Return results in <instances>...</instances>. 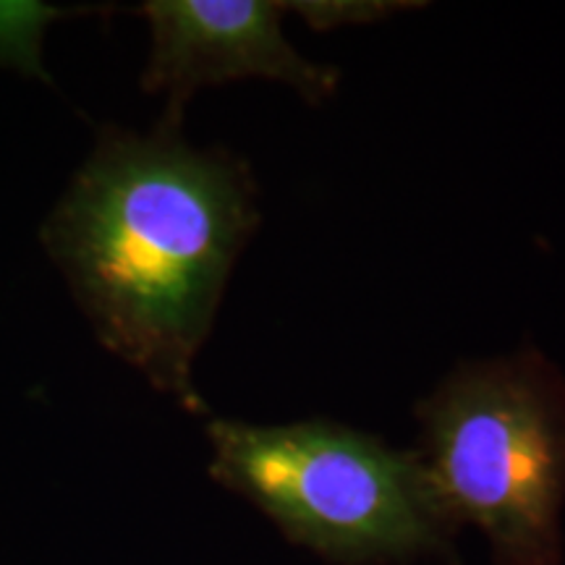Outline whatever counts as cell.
Listing matches in <instances>:
<instances>
[{
    "instance_id": "cell-1",
    "label": "cell",
    "mask_w": 565,
    "mask_h": 565,
    "mask_svg": "<svg viewBox=\"0 0 565 565\" xmlns=\"http://www.w3.org/2000/svg\"><path fill=\"white\" fill-rule=\"evenodd\" d=\"M259 225L249 166L175 126L103 129L42 225V244L105 349L202 414L194 359Z\"/></svg>"
},
{
    "instance_id": "cell-2",
    "label": "cell",
    "mask_w": 565,
    "mask_h": 565,
    "mask_svg": "<svg viewBox=\"0 0 565 565\" xmlns=\"http://www.w3.org/2000/svg\"><path fill=\"white\" fill-rule=\"evenodd\" d=\"M445 515L479 526L498 565H561L565 377L536 349L463 364L416 406Z\"/></svg>"
},
{
    "instance_id": "cell-3",
    "label": "cell",
    "mask_w": 565,
    "mask_h": 565,
    "mask_svg": "<svg viewBox=\"0 0 565 565\" xmlns=\"http://www.w3.org/2000/svg\"><path fill=\"white\" fill-rule=\"evenodd\" d=\"M210 475L249 498L286 536L341 563H380L443 550L450 519L419 454L324 419H212Z\"/></svg>"
},
{
    "instance_id": "cell-4",
    "label": "cell",
    "mask_w": 565,
    "mask_h": 565,
    "mask_svg": "<svg viewBox=\"0 0 565 565\" xmlns=\"http://www.w3.org/2000/svg\"><path fill=\"white\" fill-rule=\"evenodd\" d=\"M152 32L141 87L166 95L162 126L179 129L183 105L202 87L236 79L286 82L320 103L338 87V71L317 66L282 34L288 3L275 0H150L139 6Z\"/></svg>"
},
{
    "instance_id": "cell-5",
    "label": "cell",
    "mask_w": 565,
    "mask_h": 565,
    "mask_svg": "<svg viewBox=\"0 0 565 565\" xmlns=\"http://www.w3.org/2000/svg\"><path fill=\"white\" fill-rule=\"evenodd\" d=\"M66 13L71 9L47 3H0V66L51 82L42 66V34Z\"/></svg>"
},
{
    "instance_id": "cell-6",
    "label": "cell",
    "mask_w": 565,
    "mask_h": 565,
    "mask_svg": "<svg viewBox=\"0 0 565 565\" xmlns=\"http://www.w3.org/2000/svg\"><path fill=\"white\" fill-rule=\"evenodd\" d=\"M419 3H377V0H307V3H288V11L299 13L312 30L330 32L345 24H370L387 13L408 9Z\"/></svg>"
}]
</instances>
